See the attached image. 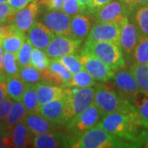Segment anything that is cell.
<instances>
[{"label":"cell","instance_id":"48","mask_svg":"<svg viewBox=\"0 0 148 148\" xmlns=\"http://www.w3.org/2000/svg\"><path fill=\"white\" fill-rule=\"evenodd\" d=\"M8 0H0V3H6Z\"/></svg>","mask_w":148,"mask_h":148},{"label":"cell","instance_id":"24","mask_svg":"<svg viewBox=\"0 0 148 148\" xmlns=\"http://www.w3.org/2000/svg\"><path fill=\"white\" fill-rule=\"evenodd\" d=\"M131 103L138 110L143 127H148V93L139 90Z\"/></svg>","mask_w":148,"mask_h":148},{"label":"cell","instance_id":"35","mask_svg":"<svg viewBox=\"0 0 148 148\" xmlns=\"http://www.w3.org/2000/svg\"><path fill=\"white\" fill-rule=\"evenodd\" d=\"M57 59L60 64H63L64 67L73 74L80 72L82 70H84L82 65L80 62L79 55L68 54V55L57 58Z\"/></svg>","mask_w":148,"mask_h":148},{"label":"cell","instance_id":"26","mask_svg":"<svg viewBox=\"0 0 148 148\" xmlns=\"http://www.w3.org/2000/svg\"><path fill=\"white\" fill-rule=\"evenodd\" d=\"M27 115V110L22 102L19 101H14L10 112L4 119V122L8 128L10 129L11 127H13L16 123L24 121Z\"/></svg>","mask_w":148,"mask_h":148},{"label":"cell","instance_id":"47","mask_svg":"<svg viewBox=\"0 0 148 148\" xmlns=\"http://www.w3.org/2000/svg\"><path fill=\"white\" fill-rule=\"evenodd\" d=\"M1 120H4V118H3V114L1 112V110H0V121Z\"/></svg>","mask_w":148,"mask_h":148},{"label":"cell","instance_id":"21","mask_svg":"<svg viewBox=\"0 0 148 148\" xmlns=\"http://www.w3.org/2000/svg\"><path fill=\"white\" fill-rule=\"evenodd\" d=\"M92 27L91 20L86 13H78L71 19L72 37L77 40H83L87 37Z\"/></svg>","mask_w":148,"mask_h":148},{"label":"cell","instance_id":"13","mask_svg":"<svg viewBox=\"0 0 148 148\" xmlns=\"http://www.w3.org/2000/svg\"><path fill=\"white\" fill-rule=\"evenodd\" d=\"M73 135H66L61 132H47L35 135L33 138V147L55 148L71 147L73 143Z\"/></svg>","mask_w":148,"mask_h":148},{"label":"cell","instance_id":"18","mask_svg":"<svg viewBox=\"0 0 148 148\" xmlns=\"http://www.w3.org/2000/svg\"><path fill=\"white\" fill-rule=\"evenodd\" d=\"M36 90L38 96L39 108L46 103L65 96L64 87L47 82H40L36 83Z\"/></svg>","mask_w":148,"mask_h":148},{"label":"cell","instance_id":"16","mask_svg":"<svg viewBox=\"0 0 148 148\" xmlns=\"http://www.w3.org/2000/svg\"><path fill=\"white\" fill-rule=\"evenodd\" d=\"M65 100L66 97L64 96L63 98L54 100L43 105L39 108L38 114L46 120L53 123L58 125H65L67 123L64 114Z\"/></svg>","mask_w":148,"mask_h":148},{"label":"cell","instance_id":"10","mask_svg":"<svg viewBox=\"0 0 148 148\" xmlns=\"http://www.w3.org/2000/svg\"><path fill=\"white\" fill-rule=\"evenodd\" d=\"M121 27L114 22H95L87 36L88 40L108 41L120 45Z\"/></svg>","mask_w":148,"mask_h":148},{"label":"cell","instance_id":"7","mask_svg":"<svg viewBox=\"0 0 148 148\" xmlns=\"http://www.w3.org/2000/svg\"><path fill=\"white\" fill-rule=\"evenodd\" d=\"M131 14L126 4L121 0H112L95 12V22H114L120 27Z\"/></svg>","mask_w":148,"mask_h":148},{"label":"cell","instance_id":"2","mask_svg":"<svg viewBox=\"0 0 148 148\" xmlns=\"http://www.w3.org/2000/svg\"><path fill=\"white\" fill-rule=\"evenodd\" d=\"M71 147L113 148L132 147L130 144L107 132L98 125L90 127L79 136H74Z\"/></svg>","mask_w":148,"mask_h":148},{"label":"cell","instance_id":"33","mask_svg":"<svg viewBox=\"0 0 148 148\" xmlns=\"http://www.w3.org/2000/svg\"><path fill=\"white\" fill-rule=\"evenodd\" d=\"M32 49H33V45L27 37L24 44L22 45L21 49L18 50V52L16 53L17 63L20 69L27 65H31Z\"/></svg>","mask_w":148,"mask_h":148},{"label":"cell","instance_id":"30","mask_svg":"<svg viewBox=\"0 0 148 148\" xmlns=\"http://www.w3.org/2000/svg\"><path fill=\"white\" fill-rule=\"evenodd\" d=\"M132 55L135 63L148 64V36L140 35Z\"/></svg>","mask_w":148,"mask_h":148},{"label":"cell","instance_id":"44","mask_svg":"<svg viewBox=\"0 0 148 148\" xmlns=\"http://www.w3.org/2000/svg\"><path fill=\"white\" fill-rule=\"evenodd\" d=\"M80 4L84 8V12L91 15V3L92 0H78Z\"/></svg>","mask_w":148,"mask_h":148},{"label":"cell","instance_id":"11","mask_svg":"<svg viewBox=\"0 0 148 148\" xmlns=\"http://www.w3.org/2000/svg\"><path fill=\"white\" fill-rule=\"evenodd\" d=\"M42 20L44 24L56 36H72L71 17L64 12L49 10L44 14Z\"/></svg>","mask_w":148,"mask_h":148},{"label":"cell","instance_id":"50","mask_svg":"<svg viewBox=\"0 0 148 148\" xmlns=\"http://www.w3.org/2000/svg\"><path fill=\"white\" fill-rule=\"evenodd\" d=\"M147 65H148V64H147Z\"/></svg>","mask_w":148,"mask_h":148},{"label":"cell","instance_id":"9","mask_svg":"<svg viewBox=\"0 0 148 148\" xmlns=\"http://www.w3.org/2000/svg\"><path fill=\"white\" fill-rule=\"evenodd\" d=\"M79 58L85 71L90 73L95 81L107 82L113 78L114 74V71H112L99 58L83 51L81 52Z\"/></svg>","mask_w":148,"mask_h":148},{"label":"cell","instance_id":"46","mask_svg":"<svg viewBox=\"0 0 148 148\" xmlns=\"http://www.w3.org/2000/svg\"><path fill=\"white\" fill-rule=\"evenodd\" d=\"M3 49L0 45V70L3 69Z\"/></svg>","mask_w":148,"mask_h":148},{"label":"cell","instance_id":"25","mask_svg":"<svg viewBox=\"0 0 148 148\" xmlns=\"http://www.w3.org/2000/svg\"><path fill=\"white\" fill-rule=\"evenodd\" d=\"M21 102L25 106L27 114H38L39 104L38 96L36 90V84H27V87L22 96Z\"/></svg>","mask_w":148,"mask_h":148},{"label":"cell","instance_id":"12","mask_svg":"<svg viewBox=\"0 0 148 148\" xmlns=\"http://www.w3.org/2000/svg\"><path fill=\"white\" fill-rule=\"evenodd\" d=\"M113 80L117 92L123 99L130 102L140 90L138 83L130 71L119 70L116 73L114 74Z\"/></svg>","mask_w":148,"mask_h":148},{"label":"cell","instance_id":"1","mask_svg":"<svg viewBox=\"0 0 148 148\" xmlns=\"http://www.w3.org/2000/svg\"><path fill=\"white\" fill-rule=\"evenodd\" d=\"M97 125L132 147H137V138L143 127L138 110L132 104L124 110L105 115Z\"/></svg>","mask_w":148,"mask_h":148},{"label":"cell","instance_id":"39","mask_svg":"<svg viewBox=\"0 0 148 148\" xmlns=\"http://www.w3.org/2000/svg\"><path fill=\"white\" fill-rule=\"evenodd\" d=\"M123 1L132 13V12L142 6H148V0H121Z\"/></svg>","mask_w":148,"mask_h":148},{"label":"cell","instance_id":"41","mask_svg":"<svg viewBox=\"0 0 148 148\" xmlns=\"http://www.w3.org/2000/svg\"><path fill=\"white\" fill-rule=\"evenodd\" d=\"M136 145H137V147H148V127L139 132L137 138Z\"/></svg>","mask_w":148,"mask_h":148},{"label":"cell","instance_id":"29","mask_svg":"<svg viewBox=\"0 0 148 148\" xmlns=\"http://www.w3.org/2000/svg\"><path fill=\"white\" fill-rule=\"evenodd\" d=\"M95 85V80L92 77L90 73H88L86 71L82 70L73 75L72 79L69 81L67 84L65 85V87H89L93 86Z\"/></svg>","mask_w":148,"mask_h":148},{"label":"cell","instance_id":"42","mask_svg":"<svg viewBox=\"0 0 148 148\" xmlns=\"http://www.w3.org/2000/svg\"><path fill=\"white\" fill-rule=\"evenodd\" d=\"M32 1H34V0H8V3L14 10L18 11L23 8L24 7H26L30 3H32Z\"/></svg>","mask_w":148,"mask_h":148},{"label":"cell","instance_id":"15","mask_svg":"<svg viewBox=\"0 0 148 148\" xmlns=\"http://www.w3.org/2000/svg\"><path fill=\"white\" fill-rule=\"evenodd\" d=\"M39 10L40 3L37 0H34L23 8L16 11L15 16L12 19V22L18 30L25 33L36 21Z\"/></svg>","mask_w":148,"mask_h":148},{"label":"cell","instance_id":"28","mask_svg":"<svg viewBox=\"0 0 148 148\" xmlns=\"http://www.w3.org/2000/svg\"><path fill=\"white\" fill-rule=\"evenodd\" d=\"M18 76L26 84H36L38 82H44L43 71H40L32 65H27L20 69Z\"/></svg>","mask_w":148,"mask_h":148},{"label":"cell","instance_id":"19","mask_svg":"<svg viewBox=\"0 0 148 148\" xmlns=\"http://www.w3.org/2000/svg\"><path fill=\"white\" fill-rule=\"evenodd\" d=\"M11 146L13 147H28L33 145L32 133L24 122H20L10 128Z\"/></svg>","mask_w":148,"mask_h":148},{"label":"cell","instance_id":"6","mask_svg":"<svg viewBox=\"0 0 148 148\" xmlns=\"http://www.w3.org/2000/svg\"><path fill=\"white\" fill-rule=\"evenodd\" d=\"M102 119L101 112L98 110L94 102L77 116H74L65 123L69 134L79 136L83 132L96 126Z\"/></svg>","mask_w":148,"mask_h":148},{"label":"cell","instance_id":"23","mask_svg":"<svg viewBox=\"0 0 148 148\" xmlns=\"http://www.w3.org/2000/svg\"><path fill=\"white\" fill-rule=\"evenodd\" d=\"M27 36L24 32L16 28L8 36L1 40V46L4 52L16 53L24 44Z\"/></svg>","mask_w":148,"mask_h":148},{"label":"cell","instance_id":"34","mask_svg":"<svg viewBox=\"0 0 148 148\" xmlns=\"http://www.w3.org/2000/svg\"><path fill=\"white\" fill-rule=\"evenodd\" d=\"M49 64V59L45 52H44L40 49L38 48H34L32 49V60H31L32 66L40 71H43L48 69Z\"/></svg>","mask_w":148,"mask_h":148},{"label":"cell","instance_id":"49","mask_svg":"<svg viewBox=\"0 0 148 148\" xmlns=\"http://www.w3.org/2000/svg\"><path fill=\"white\" fill-rule=\"evenodd\" d=\"M0 45H1V42H0Z\"/></svg>","mask_w":148,"mask_h":148},{"label":"cell","instance_id":"32","mask_svg":"<svg viewBox=\"0 0 148 148\" xmlns=\"http://www.w3.org/2000/svg\"><path fill=\"white\" fill-rule=\"evenodd\" d=\"M3 70L9 76H16L20 70L16 53L5 52L3 58Z\"/></svg>","mask_w":148,"mask_h":148},{"label":"cell","instance_id":"37","mask_svg":"<svg viewBox=\"0 0 148 148\" xmlns=\"http://www.w3.org/2000/svg\"><path fill=\"white\" fill-rule=\"evenodd\" d=\"M16 12V11L8 5V3H0V24L11 21Z\"/></svg>","mask_w":148,"mask_h":148},{"label":"cell","instance_id":"4","mask_svg":"<svg viewBox=\"0 0 148 148\" xmlns=\"http://www.w3.org/2000/svg\"><path fill=\"white\" fill-rule=\"evenodd\" d=\"M94 104L102 118L108 114L124 110L132 105L117 92L115 86L113 85H99L95 87Z\"/></svg>","mask_w":148,"mask_h":148},{"label":"cell","instance_id":"31","mask_svg":"<svg viewBox=\"0 0 148 148\" xmlns=\"http://www.w3.org/2000/svg\"><path fill=\"white\" fill-rule=\"evenodd\" d=\"M134 12V22L139 32L148 36V6H142Z\"/></svg>","mask_w":148,"mask_h":148},{"label":"cell","instance_id":"8","mask_svg":"<svg viewBox=\"0 0 148 148\" xmlns=\"http://www.w3.org/2000/svg\"><path fill=\"white\" fill-rule=\"evenodd\" d=\"M82 40L72 36H55L52 41L45 49V52L50 58H58L68 54H75L79 49Z\"/></svg>","mask_w":148,"mask_h":148},{"label":"cell","instance_id":"20","mask_svg":"<svg viewBox=\"0 0 148 148\" xmlns=\"http://www.w3.org/2000/svg\"><path fill=\"white\" fill-rule=\"evenodd\" d=\"M24 123L27 125L33 135H39L47 132H54L58 129V124L53 123L44 119L39 114H27L24 119Z\"/></svg>","mask_w":148,"mask_h":148},{"label":"cell","instance_id":"40","mask_svg":"<svg viewBox=\"0 0 148 148\" xmlns=\"http://www.w3.org/2000/svg\"><path fill=\"white\" fill-rule=\"evenodd\" d=\"M13 101H14L12 99H11L10 97L8 95L7 97H5L3 101L0 102V110H1V112H2L4 119L8 114V113L10 112L12 104H13Z\"/></svg>","mask_w":148,"mask_h":148},{"label":"cell","instance_id":"36","mask_svg":"<svg viewBox=\"0 0 148 148\" xmlns=\"http://www.w3.org/2000/svg\"><path fill=\"white\" fill-rule=\"evenodd\" d=\"M61 10L69 16H75L78 13H84V8L78 0H64Z\"/></svg>","mask_w":148,"mask_h":148},{"label":"cell","instance_id":"14","mask_svg":"<svg viewBox=\"0 0 148 148\" xmlns=\"http://www.w3.org/2000/svg\"><path fill=\"white\" fill-rule=\"evenodd\" d=\"M141 33L138 27L132 21H127L122 26L120 32V47L124 58L127 59L132 57L137 45Z\"/></svg>","mask_w":148,"mask_h":148},{"label":"cell","instance_id":"22","mask_svg":"<svg viewBox=\"0 0 148 148\" xmlns=\"http://www.w3.org/2000/svg\"><path fill=\"white\" fill-rule=\"evenodd\" d=\"M8 95L13 101H21L27 84L18 76H8L5 80Z\"/></svg>","mask_w":148,"mask_h":148},{"label":"cell","instance_id":"38","mask_svg":"<svg viewBox=\"0 0 148 148\" xmlns=\"http://www.w3.org/2000/svg\"><path fill=\"white\" fill-rule=\"evenodd\" d=\"M40 3L46 7L48 10H59L61 9L64 0H37Z\"/></svg>","mask_w":148,"mask_h":148},{"label":"cell","instance_id":"27","mask_svg":"<svg viewBox=\"0 0 148 148\" xmlns=\"http://www.w3.org/2000/svg\"><path fill=\"white\" fill-rule=\"evenodd\" d=\"M131 73L133 75L138 85L139 90L148 93V65L134 63L131 68Z\"/></svg>","mask_w":148,"mask_h":148},{"label":"cell","instance_id":"17","mask_svg":"<svg viewBox=\"0 0 148 148\" xmlns=\"http://www.w3.org/2000/svg\"><path fill=\"white\" fill-rule=\"evenodd\" d=\"M56 35L41 21H36L28 30L27 38L35 48L45 49Z\"/></svg>","mask_w":148,"mask_h":148},{"label":"cell","instance_id":"43","mask_svg":"<svg viewBox=\"0 0 148 148\" xmlns=\"http://www.w3.org/2000/svg\"><path fill=\"white\" fill-rule=\"evenodd\" d=\"M112 0H92L91 3V15L95 14V12L102 7L109 3Z\"/></svg>","mask_w":148,"mask_h":148},{"label":"cell","instance_id":"45","mask_svg":"<svg viewBox=\"0 0 148 148\" xmlns=\"http://www.w3.org/2000/svg\"><path fill=\"white\" fill-rule=\"evenodd\" d=\"M7 96H8V93H7L6 83L3 82H0V102Z\"/></svg>","mask_w":148,"mask_h":148},{"label":"cell","instance_id":"5","mask_svg":"<svg viewBox=\"0 0 148 148\" xmlns=\"http://www.w3.org/2000/svg\"><path fill=\"white\" fill-rule=\"evenodd\" d=\"M64 114L66 120L78 115L94 102L95 87H65Z\"/></svg>","mask_w":148,"mask_h":148},{"label":"cell","instance_id":"3","mask_svg":"<svg viewBox=\"0 0 148 148\" xmlns=\"http://www.w3.org/2000/svg\"><path fill=\"white\" fill-rule=\"evenodd\" d=\"M82 51L99 58L114 72L123 69L125 66V58L121 47L115 43L86 40Z\"/></svg>","mask_w":148,"mask_h":148}]
</instances>
